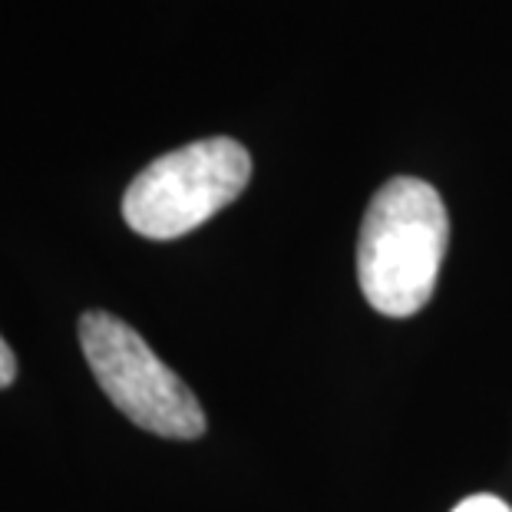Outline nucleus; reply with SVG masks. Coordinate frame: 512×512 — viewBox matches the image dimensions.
Here are the masks:
<instances>
[{"label": "nucleus", "mask_w": 512, "mask_h": 512, "mask_svg": "<svg viewBox=\"0 0 512 512\" xmlns=\"http://www.w3.org/2000/svg\"><path fill=\"white\" fill-rule=\"evenodd\" d=\"M450 215L430 182L397 176L370 199L357 235V281L370 308L410 318L433 298Z\"/></svg>", "instance_id": "nucleus-1"}, {"label": "nucleus", "mask_w": 512, "mask_h": 512, "mask_svg": "<svg viewBox=\"0 0 512 512\" xmlns=\"http://www.w3.org/2000/svg\"><path fill=\"white\" fill-rule=\"evenodd\" d=\"M248 182H252V156L238 139H199L149 162L129 182L123 219L136 235L172 242L232 205Z\"/></svg>", "instance_id": "nucleus-2"}, {"label": "nucleus", "mask_w": 512, "mask_h": 512, "mask_svg": "<svg viewBox=\"0 0 512 512\" xmlns=\"http://www.w3.org/2000/svg\"><path fill=\"white\" fill-rule=\"evenodd\" d=\"M80 347L96 384L136 427L169 440H199L205 433L202 403L189 384L123 318L86 311L80 318Z\"/></svg>", "instance_id": "nucleus-3"}, {"label": "nucleus", "mask_w": 512, "mask_h": 512, "mask_svg": "<svg viewBox=\"0 0 512 512\" xmlns=\"http://www.w3.org/2000/svg\"><path fill=\"white\" fill-rule=\"evenodd\" d=\"M450 512H512L509 503H503L499 496H489V493H476V496H466L463 503H456Z\"/></svg>", "instance_id": "nucleus-4"}, {"label": "nucleus", "mask_w": 512, "mask_h": 512, "mask_svg": "<svg viewBox=\"0 0 512 512\" xmlns=\"http://www.w3.org/2000/svg\"><path fill=\"white\" fill-rule=\"evenodd\" d=\"M17 377V361H14V351L7 347V341L0 337V390L14 384Z\"/></svg>", "instance_id": "nucleus-5"}]
</instances>
